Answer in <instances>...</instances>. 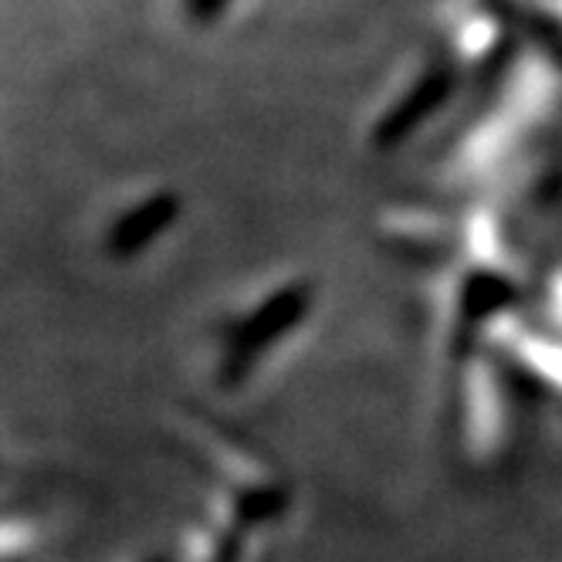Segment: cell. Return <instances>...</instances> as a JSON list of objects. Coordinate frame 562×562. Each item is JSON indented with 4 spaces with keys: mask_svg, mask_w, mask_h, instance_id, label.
I'll return each mask as SVG.
<instances>
[{
    "mask_svg": "<svg viewBox=\"0 0 562 562\" xmlns=\"http://www.w3.org/2000/svg\"><path fill=\"white\" fill-rule=\"evenodd\" d=\"M173 221V200L170 196H153L146 204L133 207L123 221H115L105 234V248L115 258H130L143 245H149V237L156 231H164Z\"/></svg>",
    "mask_w": 562,
    "mask_h": 562,
    "instance_id": "6da1fadb",
    "label": "cell"
}]
</instances>
